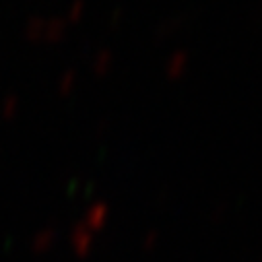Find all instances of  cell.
I'll return each instance as SVG.
<instances>
[{
    "instance_id": "1",
    "label": "cell",
    "mask_w": 262,
    "mask_h": 262,
    "mask_svg": "<svg viewBox=\"0 0 262 262\" xmlns=\"http://www.w3.org/2000/svg\"><path fill=\"white\" fill-rule=\"evenodd\" d=\"M186 64H188V58H186V54H184V52L173 54V56L169 58V62H167V67H165L167 77H169V79H178V77L184 73Z\"/></svg>"
}]
</instances>
